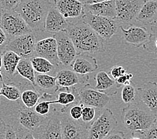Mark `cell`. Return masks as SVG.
Wrapping results in <instances>:
<instances>
[{
	"instance_id": "6da1fadb",
	"label": "cell",
	"mask_w": 157,
	"mask_h": 139,
	"mask_svg": "<svg viewBox=\"0 0 157 139\" xmlns=\"http://www.w3.org/2000/svg\"><path fill=\"white\" fill-rule=\"evenodd\" d=\"M66 31L75 46L77 55L106 51L104 39L82 18L70 23Z\"/></svg>"
},
{
	"instance_id": "7a4b0ae2",
	"label": "cell",
	"mask_w": 157,
	"mask_h": 139,
	"mask_svg": "<svg viewBox=\"0 0 157 139\" xmlns=\"http://www.w3.org/2000/svg\"><path fill=\"white\" fill-rule=\"evenodd\" d=\"M156 115L140 100L128 104L122 110L123 125L132 133L143 132L155 124Z\"/></svg>"
},
{
	"instance_id": "3957f363",
	"label": "cell",
	"mask_w": 157,
	"mask_h": 139,
	"mask_svg": "<svg viewBox=\"0 0 157 139\" xmlns=\"http://www.w3.org/2000/svg\"><path fill=\"white\" fill-rule=\"evenodd\" d=\"M54 3L50 0H21L16 7V12L24 19L33 32L45 31V21Z\"/></svg>"
},
{
	"instance_id": "277c9868",
	"label": "cell",
	"mask_w": 157,
	"mask_h": 139,
	"mask_svg": "<svg viewBox=\"0 0 157 139\" xmlns=\"http://www.w3.org/2000/svg\"><path fill=\"white\" fill-rule=\"evenodd\" d=\"M82 19L104 40H110L118 32V24L115 19L98 16L86 11Z\"/></svg>"
},
{
	"instance_id": "5b68a950",
	"label": "cell",
	"mask_w": 157,
	"mask_h": 139,
	"mask_svg": "<svg viewBox=\"0 0 157 139\" xmlns=\"http://www.w3.org/2000/svg\"><path fill=\"white\" fill-rule=\"evenodd\" d=\"M118 125V122L113 111L109 108L104 109L90 126L88 138H106L108 134L114 130Z\"/></svg>"
},
{
	"instance_id": "8992f818",
	"label": "cell",
	"mask_w": 157,
	"mask_h": 139,
	"mask_svg": "<svg viewBox=\"0 0 157 139\" xmlns=\"http://www.w3.org/2000/svg\"><path fill=\"white\" fill-rule=\"evenodd\" d=\"M1 27L9 38L33 32L24 19L16 10H3Z\"/></svg>"
},
{
	"instance_id": "52a82bcc",
	"label": "cell",
	"mask_w": 157,
	"mask_h": 139,
	"mask_svg": "<svg viewBox=\"0 0 157 139\" xmlns=\"http://www.w3.org/2000/svg\"><path fill=\"white\" fill-rule=\"evenodd\" d=\"M36 34L32 32L10 38L6 50H12L22 58L30 59L35 56Z\"/></svg>"
},
{
	"instance_id": "ba28073f",
	"label": "cell",
	"mask_w": 157,
	"mask_h": 139,
	"mask_svg": "<svg viewBox=\"0 0 157 139\" xmlns=\"http://www.w3.org/2000/svg\"><path fill=\"white\" fill-rule=\"evenodd\" d=\"M34 138H62L61 128V112L56 110L50 113L42 125L32 132Z\"/></svg>"
},
{
	"instance_id": "9c48e42d",
	"label": "cell",
	"mask_w": 157,
	"mask_h": 139,
	"mask_svg": "<svg viewBox=\"0 0 157 139\" xmlns=\"http://www.w3.org/2000/svg\"><path fill=\"white\" fill-rule=\"evenodd\" d=\"M146 0H115L117 16L119 23L132 25Z\"/></svg>"
},
{
	"instance_id": "30bf717a",
	"label": "cell",
	"mask_w": 157,
	"mask_h": 139,
	"mask_svg": "<svg viewBox=\"0 0 157 139\" xmlns=\"http://www.w3.org/2000/svg\"><path fill=\"white\" fill-rule=\"evenodd\" d=\"M54 37L57 41L59 63L63 66H71L77 56V51L68 32L67 31L59 32L54 33Z\"/></svg>"
},
{
	"instance_id": "8fae6325",
	"label": "cell",
	"mask_w": 157,
	"mask_h": 139,
	"mask_svg": "<svg viewBox=\"0 0 157 139\" xmlns=\"http://www.w3.org/2000/svg\"><path fill=\"white\" fill-rule=\"evenodd\" d=\"M78 121H75L71 118L69 113H67L65 110H62L61 128L62 138H88L89 126L85 124H81Z\"/></svg>"
},
{
	"instance_id": "7c38bea8",
	"label": "cell",
	"mask_w": 157,
	"mask_h": 139,
	"mask_svg": "<svg viewBox=\"0 0 157 139\" xmlns=\"http://www.w3.org/2000/svg\"><path fill=\"white\" fill-rule=\"evenodd\" d=\"M79 94L80 103L84 106H90L97 109H103L110 102V95L91 87L89 84L82 87Z\"/></svg>"
},
{
	"instance_id": "4fadbf2b",
	"label": "cell",
	"mask_w": 157,
	"mask_h": 139,
	"mask_svg": "<svg viewBox=\"0 0 157 139\" xmlns=\"http://www.w3.org/2000/svg\"><path fill=\"white\" fill-rule=\"evenodd\" d=\"M120 28L125 42L136 48L143 47L144 49L153 35L145 27L141 26L130 25L128 29L120 26Z\"/></svg>"
},
{
	"instance_id": "5bb4252c",
	"label": "cell",
	"mask_w": 157,
	"mask_h": 139,
	"mask_svg": "<svg viewBox=\"0 0 157 139\" xmlns=\"http://www.w3.org/2000/svg\"><path fill=\"white\" fill-rule=\"evenodd\" d=\"M35 56L48 59L58 67L59 61L58 56L57 41L54 37H48L37 41L35 47Z\"/></svg>"
},
{
	"instance_id": "9a60e30c",
	"label": "cell",
	"mask_w": 157,
	"mask_h": 139,
	"mask_svg": "<svg viewBox=\"0 0 157 139\" xmlns=\"http://www.w3.org/2000/svg\"><path fill=\"white\" fill-rule=\"evenodd\" d=\"M70 22L59 12L56 7L52 6L48 11L45 21V31L50 33H56L66 31Z\"/></svg>"
},
{
	"instance_id": "2e32d148",
	"label": "cell",
	"mask_w": 157,
	"mask_h": 139,
	"mask_svg": "<svg viewBox=\"0 0 157 139\" xmlns=\"http://www.w3.org/2000/svg\"><path fill=\"white\" fill-rule=\"evenodd\" d=\"M47 116H42L37 113L34 108H21L17 113L19 125L32 133L42 125L47 118Z\"/></svg>"
},
{
	"instance_id": "e0dca14e",
	"label": "cell",
	"mask_w": 157,
	"mask_h": 139,
	"mask_svg": "<svg viewBox=\"0 0 157 139\" xmlns=\"http://www.w3.org/2000/svg\"><path fill=\"white\" fill-rule=\"evenodd\" d=\"M55 6L66 19L79 18L84 14V3L78 0H54Z\"/></svg>"
},
{
	"instance_id": "ac0fdd59",
	"label": "cell",
	"mask_w": 157,
	"mask_h": 139,
	"mask_svg": "<svg viewBox=\"0 0 157 139\" xmlns=\"http://www.w3.org/2000/svg\"><path fill=\"white\" fill-rule=\"evenodd\" d=\"M137 99L143 102L155 114H157V82L149 81L138 88Z\"/></svg>"
},
{
	"instance_id": "d6986e66",
	"label": "cell",
	"mask_w": 157,
	"mask_h": 139,
	"mask_svg": "<svg viewBox=\"0 0 157 139\" xmlns=\"http://www.w3.org/2000/svg\"><path fill=\"white\" fill-rule=\"evenodd\" d=\"M56 78L58 86L62 88H68L77 84H84L89 79L88 74L82 75L74 70L67 69L59 70Z\"/></svg>"
},
{
	"instance_id": "ffe728a7",
	"label": "cell",
	"mask_w": 157,
	"mask_h": 139,
	"mask_svg": "<svg viewBox=\"0 0 157 139\" xmlns=\"http://www.w3.org/2000/svg\"><path fill=\"white\" fill-rule=\"evenodd\" d=\"M71 66L74 72L82 75L94 72L99 68L97 60L88 54L77 55Z\"/></svg>"
},
{
	"instance_id": "44dd1931",
	"label": "cell",
	"mask_w": 157,
	"mask_h": 139,
	"mask_svg": "<svg viewBox=\"0 0 157 139\" xmlns=\"http://www.w3.org/2000/svg\"><path fill=\"white\" fill-rule=\"evenodd\" d=\"M84 11L98 16L115 19L117 16L115 0H108L92 4H85Z\"/></svg>"
},
{
	"instance_id": "7402d4cb",
	"label": "cell",
	"mask_w": 157,
	"mask_h": 139,
	"mask_svg": "<svg viewBox=\"0 0 157 139\" xmlns=\"http://www.w3.org/2000/svg\"><path fill=\"white\" fill-rule=\"evenodd\" d=\"M157 20V1L146 0L136 17V21L152 25Z\"/></svg>"
},
{
	"instance_id": "603a6c76",
	"label": "cell",
	"mask_w": 157,
	"mask_h": 139,
	"mask_svg": "<svg viewBox=\"0 0 157 139\" xmlns=\"http://www.w3.org/2000/svg\"><path fill=\"white\" fill-rule=\"evenodd\" d=\"M21 58L19 55L12 50H6L3 53V66L2 69V74H5L7 78H12L17 72L16 68Z\"/></svg>"
},
{
	"instance_id": "cb8c5ba5",
	"label": "cell",
	"mask_w": 157,
	"mask_h": 139,
	"mask_svg": "<svg viewBox=\"0 0 157 139\" xmlns=\"http://www.w3.org/2000/svg\"><path fill=\"white\" fill-rule=\"evenodd\" d=\"M96 82L95 88L99 91L106 92L108 91H113L117 88H119L117 82L110 77L105 71H100L94 78Z\"/></svg>"
},
{
	"instance_id": "d4e9b609",
	"label": "cell",
	"mask_w": 157,
	"mask_h": 139,
	"mask_svg": "<svg viewBox=\"0 0 157 139\" xmlns=\"http://www.w3.org/2000/svg\"><path fill=\"white\" fill-rule=\"evenodd\" d=\"M17 72L36 87V74L30 59L21 58L16 68Z\"/></svg>"
},
{
	"instance_id": "484cf974",
	"label": "cell",
	"mask_w": 157,
	"mask_h": 139,
	"mask_svg": "<svg viewBox=\"0 0 157 139\" xmlns=\"http://www.w3.org/2000/svg\"><path fill=\"white\" fill-rule=\"evenodd\" d=\"M73 92H61L58 94V98L56 100H50L51 104H59L67 108L71 104H79L80 98L78 91L76 88H73Z\"/></svg>"
},
{
	"instance_id": "4316f807",
	"label": "cell",
	"mask_w": 157,
	"mask_h": 139,
	"mask_svg": "<svg viewBox=\"0 0 157 139\" xmlns=\"http://www.w3.org/2000/svg\"><path fill=\"white\" fill-rule=\"evenodd\" d=\"M35 72L38 74H49L56 69V66L48 59L38 56L30 58Z\"/></svg>"
},
{
	"instance_id": "83f0119b",
	"label": "cell",
	"mask_w": 157,
	"mask_h": 139,
	"mask_svg": "<svg viewBox=\"0 0 157 139\" xmlns=\"http://www.w3.org/2000/svg\"><path fill=\"white\" fill-rule=\"evenodd\" d=\"M36 85L45 91H57L59 86L57 84L56 78L48 74H38L36 75Z\"/></svg>"
},
{
	"instance_id": "f1b7e54d",
	"label": "cell",
	"mask_w": 157,
	"mask_h": 139,
	"mask_svg": "<svg viewBox=\"0 0 157 139\" xmlns=\"http://www.w3.org/2000/svg\"><path fill=\"white\" fill-rule=\"evenodd\" d=\"M41 98L40 94L34 90L27 89L22 92L20 98L26 108H33L38 103Z\"/></svg>"
},
{
	"instance_id": "f546056e",
	"label": "cell",
	"mask_w": 157,
	"mask_h": 139,
	"mask_svg": "<svg viewBox=\"0 0 157 139\" xmlns=\"http://www.w3.org/2000/svg\"><path fill=\"white\" fill-rule=\"evenodd\" d=\"M0 91L2 96L9 100L17 101L21 98V91L16 86L7 84L3 82L0 88Z\"/></svg>"
},
{
	"instance_id": "4dcf8cb0",
	"label": "cell",
	"mask_w": 157,
	"mask_h": 139,
	"mask_svg": "<svg viewBox=\"0 0 157 139\" xmlns=\"http://www.w3.org/2000/svg\"><path fill=\"white\" fill-rule=\"evenodd\" d=\"M138 88L132 82L128 85L123 86L121 92V97L123 102L126 104H130L134 102L137 99Z\"/></svg>"
},
{
	"instance_id": "1f68e13d",
	"label": "cell",
	"mask_w": 157,
	"mask_h": 139,
	"mask_svg": "<svg viewBox=\"0 0 157 139\" xmlns=\"http://www.w3.org/2000/svg\"><path fill=\"white\" fill-rule=\"evenodd\" d=\"M96 117V108L90 106H84L82 108V121L90 127L94 122Z\"/></svg>"
},
{
	"instance_id": "d6a6232c",
	"label": "cell",
	"mask_w": 157,
	"mask_h": 139,
	"mask_svg": "<svg viewBox=\"0 0 157 139\" xmlns=\"http://www.w3.org/2000/svg\"><path fill=\"white\" fill-rule=\"evenodd\" d=\"M50 100H41L36 105L34 109L37 113L42 116H47L50 111Z\"/></svg>"
},
{
	"instance_id": "836d02e7",
	"label": "cell",
	"mask_w": 157,
	"mask_h": 139,
	"mask_svg": "<svg viewBox=\"0 0 157 139\" xmlns=\"http://www.w3.org/2000/svg\"><path fill=\"white\" fill-rule=\"evenodd\" d=\"M84 105L81 103L79 104H74L72 105V107L69 110V114L72 119L75 121H80L82 118V108H83Z\"/></svg>"
},
{
	"instance_id": "e575fe53",
	"label": "cell",
	"mask_w": 157,
	"mask_h": 139,
	"mask_svg": "<svg viewBox=\"0 0 157 139\" xmlns=\"http://www.w3.org/2000/svg\"><path fill=\"white\" fill-rule=\"evenodd\" d=\"M21 0H0L3 10H13L21 2Z\"/></svg>"
},
{
	"instance_id": "d590c367",
	"label": "cell",
	"mask_w": 157,
	"mask_h": 139,
	"mask_svg": "<svg viewBox=\"0 0 157 139\" xmlns=\"http://www.w3.org/2000/svg\"><path fill=\"white\" fill-rule=\"evenodd\" d=\"M133 77L132 74L125 73L118 77L117 80H115L118 84V88H121L122 86L128 85L131 83V78Z\"/></svg>"
},
{
	"instance_id": "8d00e7d4",
	"label": "cell",
	"mask_w": 157,
	"mask_h": 139,
	"mask_svg": "<svg viewBox=\"0 0 157 139\" xmlns=\"http://www.w3.org/2000/svg\"><path fill=\"white\" fill-rule=\"evenodd\" d=\"M126 73V70L121 66H115L112 68L110 71V74L114 80L121 76V75Z\"/></svg>"
},
{
	"instance_id": "74e56055",
	"label": "cell",
	"mask_w": 157,
	"mask_h": 139,
	"mask_svg": "<svg viewBox=\"0 0 157 139\" xmlns=\"http://www.w3.org/2000/svg\"><path fill=\"white\" fill-rule=\"evenodd\" d=\"M9 37L7 36L4 30L0 27V52H3L6 51L7 43L9 42Z\"/></svg>"
},
{
	"instance_id": "f35d334b",
	"label": "cell",
	"mask_w": 157,
	"mask_h": 139,
	"mask_svg": "<svg viewBox=\"0 0 157 139\" xmlns=\"http://www.w3.org/2000/svg\"><path fill=\"white\" fill-rule=\"evenodd\" d=\"M126 138V137L124 132L119 130H115V129L111 131L106 137V139H124Z\"/></svg>"
},
{
	"instance_id": "ab89813d",
	"label": "cell",
	"mask_w": 157,
	"mask_h": 139,
	"mask_svg": "<svg viewBox=\"0 0 157 139\" xmlns=\"http://www.w3.org/2000/svg\"><path fill=\"white\" fill-rule=\"evenodd\" d=\"M5 138H17L16 131L14 126L11 125H6V129L5 133Z\"/></svg>"
},
{
	"instance_id": "60d3db41",
	"label": "cell",
	"mask_w": 157,
	"mask_h": 139,
	"mask_svg": "<svg viewBox=\"0 0 157 139\" xmlns=\"http://www.w3.org/2000/svg\"><path fill=\"white\" fill-rule=\"evenodd\" d=\"M152 46V50H151V52H154L156 55H157V36L155 34H153L152 38L150 42H148V44L146 46L144 49H147L149 47Z\"/></svg>"
},
{
	"instance_id": "b9f144b4",
	"label": "cell",
	"mask_w": 157,
	"mask_h": 139,
	"mask_svg": "<svg viewBox=\"0 0 157 139\" xmlns=\"http://www.w3.org/2000/svg\"><path fill=\"white\" fill-rule=\"evenodd\" d=\"M6 124L0 118V139L5 138V133L6 129Z\"/></svg>"
},
{
	"instance_id": "7bdbcfd3",
	"label": "cell",
	"mask_w": 157,
	"mask_h": 139,
	"mask_svg": "<svg viewBox=\"0 0 157 139\" xmlns=\"http://www.w3.org/2000/svg\"><path fill=\"white\" fill-rule=\"evenodd\" d=\"M3 52H0V77H1V78L3 80V76L2 72V66H3Z\"/></svg>"
},
{
	"instance_id": "ee69618b",
	"label": "cell",
	"mask_w": 157,
	"mask_h": 139,
	"mask_svg": "<svg viewBox=\"0 0 157 139\" xmlns=\"http://www.w3.org/2000/svg\"><path fill=\"white\" fill-rule=\"evenodd\" d=\"M108 1V0H87L85 4H92V3H99L102 2H105Z\"/></svg>"
},
{
	"instance_id": "f6af8a7d",
	"label": "cell",
	"mask_w": 157,
	"mask_h": 139,
	"mask_svg": "<svg viewBox=\"0 0 157 139\" xmlns=\"http://www.w3.org/2000/svg\"><path fill=\"white\" fill-rule=\"evenodd\" d=\"M2 12H3V9L0 5V23H1V20H2Z\"/></svg>"
},
{
	"instance_id": "bcb514c9",
	"label": "cell",
	"mask_w": 157,
	"mask_h": 139,
	"mask_svg": "<svg viewBox=\"0 0 157 139\" xmlns=\"http://www.w3.org/2000/svg\"><path fill=\"white\" fill-rule=\"evenodd\" d=\"M3 82H4V81H3L2 79L1 78V77H0V86H2Z\"/></svg>"
},
{
	"instance_id": "7dc6e473",
	"label": "cell",
	"mask_w": 157,
	"mask_h": 139,
	"mask_svg": "<svg viewBox=\"0 0 157 139\" xmlns=\"http://www.w3.org/2000/svg\"><path fill=\"white\" fill-rule=\"evenodd\" d=\"M152 25H153V26H156L155 28H156V29H157V20H156V21L155 22V23L152 24Z\"/></svg>"
},
{
	"instance_id": "c3c4849f",
	"label": "cell",
	"mask_w": 157,
	"mask_h": 139,
	"mask_svg": "<svg viewBox=\"0 0 157 139\" xmlns=\"http://www.w3.org/2000/svg\"><path fill=\"white\" fill-rule=\"evenodd\" d=\"M156 115V118H155V125L156 126H157V114H155Z\"/></svg>"
},
{
	"instance_id": "681fc988",
	"label": "cell",
	"mask_w": 157,
	"mask_h": 139,
	"mask_svg": "<svg viewBox=\"0 0 157 139\" xmlns=\"http://www.w3.org/2000/svg\"><path fill=\"white\" fill-rule=\"evenodd\" d=\"M78 1H80V2H82L83 3H86V2L87 1V0H78Z\"/></svg>"
},
{
	"instance_id": "f907efd6",
	"label": "cell",
	"mask_w": 157,
	"mask_h": 139,
	"mask_svg": "<svg viewBox=\"0 0 157 139\" xmlns=\"http://www.w3.org/2000/svg\"><path fill=\"white\" fill-rule=\"evenodd\" d=\"M2 96V95H1V91H0V96Z\"/></svg>"
},
{
	"instance_id": "816d5d0a",
	"label": "cell",
	"mask_w": 157,
	"mask_h": 139,
	"mask_svg": "<svg viewBox=\"0 0 157 139\" xmlns=\"http://www.w3.org/2000/svg\"><path fill=\"white\" fill-rule=\"evenodd\" d=\"M155 1H157V0H155Z\"/></svg>"
}]
</instances>
